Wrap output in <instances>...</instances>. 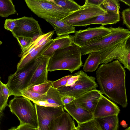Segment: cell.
Returning a JSON list of instances; mask_svg holds the SVG:
<instances>
[{
	"label": "cell",
	"mask_w": 130,
	"mask_h": 130,
	"mask_svg": "<svg viewBox=\"0 0 130 130\" xmlns=\"http://www.w3.org/2000/svg\"><path fill=\"white\" fill-rule=\"evenodd\" d=\"M97 81L102 94L123 108L127 105L125 87V71L119 61L104 63L96 72Z\"/></svg>",
	"instance_id": "obj_1"
},
{
	"label": "cell",
	"mask_w": 130,
	"mask_h": 130,
	"mask_svg": "<svg viewBox=\"0 0 130 130\" xmlns=\"http://www.w3.org/2000/svg\"><path fill=\"white\" fill-rule=\"evenodd\" d=\"M80 49L73 43L67 48L56 50L50 57L48 71L66 70L72 73L79 69L83 64Z\"/></svg>",
	"instance_id": "obj_2"
},
{
	"label": "cell",
	"mask_w": 130,
	"mask_h": 130,
	"mask_svg": "<svg viewBox=\"0 0 130 130\" xmlns=\"http://www.w3.org/2000/svg\"><path fill=\"white\" fill-rule=\"evenodd\" d=\"M110 32L97 41L81 48L82 55L93 52H102L113 47L119 43L128 40L130 32L128 29L119 26L109 27Z\"/></svg>",
	"instance_id": "obj_3"
},
{
	"label": "cell",
	"mask_w": 130,
	"mask_h": 130,
	"mask_svg": "<svg viewBox=\"0 0 130 130\" xmlns=\"http://www.w3.org/2000/svg\"><path fill=\"white\" fill-rule=\"evenodd\" d=\"M8 105L11 112L18 117L20 124H27L38 128L36 108L30 100L22 96H15Z\"/></svg>",
	"instance_id": "obj_4"
},
{
	"label": "cell",
	"mask_w": 130,
	"mask_h": 130,
	"mask_svg": "<svg viewBox=\"0 0 130 130\" xmlns=\"http://www.w3.org/2000/svg\"><path fill=\"white\" fill-rule=\"evenodd\" d=\"M41 56L20 70L8 76L6 84L9 90L10 96H22L20 91L27 87Z\"/></svg>",
	"instance_id": "obj_5"
},
{
	"label": "cell",
	"mask_w": 130,
	"mask_h": 130,
	"mask_svg": "<svg viewBox=\"0 0 130 130\" xmlns=\"http://www.w3.org/2000/svg\"><path fill=\"white\" fill-rule=\"evenodd\" d=\"M30 10L39 17L45 20H60L70 12L67 10L46 0H25Z\"/></svg>",
	"instance_id": "obj_6"
},
{
	"label": "cell",
	"mask_w": 130,
	"mask_h": 130,
	"mask_svg": "<svg viewBox=\"0 0 130 130\" xmlns=\"http://www.w3.org/2000/svg\"><path fill=\"white\" fill-rule=\"evenodd\" d=\"M80 71L78 79L73 85L58 89L62 95L76 98L89 91L96 89L98 87L94 77L89 76L83 71Z\"/></svg>",
	"instance_id": "obj_7"
},
{
	"label": "cell",
	"mask_w": 130,
	"mask_h": 130,
	"mask_svg": "<svg viewBox=\"0 0 130 130\" xmlns=\"http://www.w3.org/2000/svg\"><path fill=\"white\" fill-rule=\"evenodd\" d=\"M107 13L100 6L85 3L79 9L70 13L60 20L72 26H77L78 24L88 19Z\"/></svg>",
	"instance_id": "obj_8"
},
{
	"label": "cell",
	"mask_w": 130,
	"mask_h": 130,
	"mask_svg": "<svg viewBox=\"0 0 130 130\" xmlns=\"http://www.w3.org/2000/svg\"><path fill=\"white\" fill-rule=\"evenodd\" d=\"M127 40L119 43L110 48L101 52L100 64L107 63L115 59L122 63L124 68L130 70V46Z\"/></svg>",
	"instance_id": "obj_9"
},
{
	"label": "cell",
	"mask_w": 130,
	"mask_h": 130,
	"mask_svg": "<svg viewBox=\"0 0 130 130\" xmlns=\"http://www.w3.org/2000/svg\"><path fill=\"white\" fill-rule=\"evenodd\" d=\"M16 19V26L11 32L14 37H25L33 40L43 34L38 21L33 18L24 16Z\"/></svg>",
	"instance_id": "obj_10"
},
{
	"label": "cell",
	"mask_w": 130,
	"mask_h": 130,
	"mask_svg": "<svg viewBox=\"0 0 130 130\" xmlns=\"http://www.w3.org/2000/svg\"><path fill=\"white\" fill-rule=\"evenodd\" d=\"M110 31L109 27L101 26L76 31L74 35V43L82 48L97 41Z\"/></svg>",
	"instance_id": "obj_11"
},
{
	"label": "cell",
	"mask_w": 130,
	"mask_h": 130,
	"mask_svg": "<svg viewBox=\"0 0 130 130\" xmlns=\"http://www.w3.org/2000/svg\"><path fill=\"white\" fill-rule=\"evenodd\" d=\"M38 127L40 130H49L51 124L55 119L63 113V107H45L34 104Z\"/></svg>",
	"instance_id": "obj_12"
},
{
	"label": "cell",
	"mask_w": 130,
	"mask_h": 130,
	"mask_svg": "<svg viewBox=\"0 0 130 130\" xmlns=\"http://www.w3.org/2000/svg\"><path fill=\"white\" fill-rule=\"evenodd\" d=\"M102 95L100 90L94 89L76 98L73 101L77 105L93 113Z\"/></svg>",
	"instance_id": "obj_13"
},
{
	"label": "cell",
	"mask_w": 130,
	"mask_h": 130,
	"mask_svg": "<svg viewBox=\"0 0 130 130\" xmlns=\"http://www.w3.org/2000/svg\"><path fill=\"white\" fill-rule=\"evenodd\" d=\"M119 107L103 95L98 102L93 113L94 118L118 115Z\"/></svg>",
	"instance_id": "obj_14"
},
{
	"label": "cell",
	"mask_w": 130,
	"mask_h": 130,
	"mask_svg": "<svg viewBox=\"0 0 130 130\" xmlns=\"http://www.w3.org/2000/svg\"><path fill=\"white\" fill-rule=\"evenodd\" d=\"M50 58L46 56H41L39 62L27 88L40 84L48 80V67Z\"/></svg>",
	"instance_id": "obj_15"
},
{
	"label": "cell",
	"mask_w": 130,
	"mask_h": 130,
	"mask_svg": "<svg viewBox=\"0 0 130 130\" xmlns=\"http://www.w3.org/2000/svg\"><path fill=\"white\" fill-rule=\"evenodd\" d=\"M54 39L45 40L35 48L25 53L22 57L17 65L15 72L20 70L31 62L41 56L43 53L53 43Z\"/></svg>",
	"instance_id": "obj_16"
},
{
	"label": "cell",
	"mask_w": 130,
	"mask_h": 130,
	"mask_svg": "<svg viewBox=\"0 0 130 130\" xmlns=\"http://www.w3.org/2000/svg\"><path fill=\"white\" fill-rule=\"evenodd\" d=\"M66 110L79 124L94 119L93 113L75 104L73 101L63 107Z\"/></svg>",
	"instance_id": "obj_17"
},
{
	"label": "cell",
	"mask_w": 130,
	"mask_h": 130,
	"mask_svg": "<svg viewBox=\"0 0 130 130\" xmlns=\"http://www.w3.org/2000/svg\"><path fill=\"white\" fill-rule=\"evenodd\" d=\"M107 13L101 14L83 21L77 26H86L93 24L104 25L116 24L120 20L119 13L107 12Z\"/></svg>",
	"instance_id": "obj_18"
},
{
	"label": "cell",
	"mask_w": 130,
	"mask_h": 130,
	"mask_svg": "<svg viewBox=\"0 0 130 130\" xmlns=\"http://www.w3.org/2000/svg\"><path fill=\"white\" fill-rule=\"evenodd\" d=\"M57 89L51 86L46 93L45 100L43 101H37L33 103L37 105L45 107H58L63 105L61 102L63 96Z\"/></svg>",
	"instance_id": "obj_19"
},
{
	"label": "cell",
	"mask_w": 130,
	"mask_h": 130,
	"mask_svg": "<svg viewBox=\"0 0 130 130\" xmlns=\"http://www.w3.org/2000/svg\"><path fill=\"white\" fill-rule=\"evenodd\" d=\"M74 36L70 35L56 37L54 39L53 43L41 55L50 57L56 50L67 48L74 43Z\"/></svg>",
	"instance_id": "obj_20"
},
{
	"label": "cell",
	"mask_w": 130,
	"mask_h": 130,
	"mask_svg": "<svg viewBox=\"0 0 130 130\" xmlns=\"http://www.w3.org/2000/svg\"><path fill=\"white\" fill-rule=\"evenodd\" d=\"M75 127L70 115L64 112L52 121L49 130H72Z\"/></svg>",
	"instance_id": "obj_21"
},
{
	"label": "cell",
	"mask_w": 130,
	"mask_h": 130,
	"mask_svg": "<svg viewBox=\"0 0 130 130\" xmlns=\"http://www.w3.org/2000/svg\"><path fill=\"white\" fill-rule=\"evenodd\" d=\"M45 20L53 26L57 36H67L76 32L74 27L70 26L60 20L48 19Z\"/></svg>",
	"instance_id": "obj_22"
},
{
	"label": "cell",
	"mask_w": 130,
	"mask_h": 130,
	"mask_svg": "<svg viewBox=\"0 0 130 130\" xmlns=\"http://www.w3.org/2000/svg\"><path fill=\"white\" fill-rule=\"evenodd\" d=\"M94 119L98 123L102 130H118V115Z\"/></svg>",
	"instance_id": "obj_23"
},
{
	"label": "cell",
	"mask_w": 130,
	"mask_h": 130,
	"mask_svg": "<svg viewBox=\"0 0 130 130\" xmlns=\"http://www.w3.org/2000/svg\"><path fill=\"white\" fill-rule=\"evenodd\" d=\"M101 52H95L89 54L83 65V70L85 72L95 71L100 64Z\"/></svg>",
	"instance_id": "obj_24"
},
{
	"label": "cell",
	"mask_w": 130,
	"mask_h": 130,
	"mask_svg": "<svg viewBox=\"0 0 130 130\" xmlns=\"http://www.w3.org/2000/svg\"><path fill=\"white\" fill-rule=\"evenodd\" d=\"M17 13L15 6L11 0H0V16L7 17Z\"/></svg>",
	"instance_id": "obj_25"
},
{
	"label": "cell",
	"mask_w": 130,
	"mask_h": 130,
	"mask_svg": "<svg viewBox=\"0 0 130 130\" xmlns=\"http://www.w3.org/2000/svg\"><path fill=\"white\" fill-rule=\"evenodd\" d=\"M51 3L68 10L71 12L79 9L81 7L72 0H49Z\"/></svg>",
	"instance_id": "obj_26"
},
{
	"label": "cell",
	"mask_w": 130,
	"mask_h": 130,
	"mask_svg": "<svg viewBox=\"0 0 130 130\" xmlns=\"http://www.w3.org/2000/svg\"><path fill=\"white\" fill-rule=\"evenodd\" d=\"M22 96L26 98L33 102L40 101H43L45 100L46 93H39L25 89L20 91Z\"/></svg>",
	"instance_id": "obj_27"
},
{
	"label": "cell",
	"mask_w": 130,
	"mask_h": 130,
	"mask_svg": "<svg viewBox=\"0 0 130 130\" xmlns=\"http://www.w3.org/2000/svg\"><path fill=\"white\" fill-rule=\"evenodd\" d=\"M119 0H104L100 6L107 12L119 13L120 7Z\"/></svg>",
	"instance_id": "obj_28"
},
{
	"label": "cell",
	"mask_w": 130,
	"mask_h": 130,
	"mask_svg": "<svg viewBox=\"0 0 130 130\" xmlns=\"http://www.w3.org/2000/svg\"><path fill=\"white\" fill-rule=\"evenodd\" d=\"M52 81L48 80L41 84L27 87L25 89L38 93H46L52 86Z\"/></svg>",
	"instance_id": "obj_29"
},
{
	"label": "cell",
	"mask_w": 130,
	"mask_h": 130,
	"mask_svg": "<svg viewBox=\"0 0 130 130\" xmlns=\"http://www.w3.org/2000/svg\"><path fill=\"white\" fill-rule=\"evenodd\" d=\"M76 127L78 130H102L99 124L94 119L78 124Z\"/></svg>",
	"instance_id": "obj_30"
},
{
	"label": "cell",
	"mask_w": 130,
	"mask_h": 130,
	"mask_svg": "<svg viewBox=\"0 0 130 130\" xmlns=\"http://www.w3.org/2000/svg\"><path fill=\"white\" fill-rule=\"evenodd\" d=\"M20 45L21 51L19 55L21 57L25 51L33 41L32 38L23 37H18L16 38Z\"/></svg>",
	"instance_id": "obj_31"
},
{
	"label": "cell",
	"mask_w": 130,
	"mask_h": 130,
	"mask_svg": "<svg viewBox=\"0 0 130 130\" xmlns=\"http://www.w3.org/2000/svg\"><path fill=\"white\" fill-rule=\"evenodd\" d=\"M72 75H69L65 76L57 80L52 82V86L58 89L59 88L65 86L68 80Z\"/></svg>",
	"instance_id": "obj_32"
},
{
	"label": "cell",
	"mask_w": 130,
	"mask_h": 130,
	"mask_svg": "<svg viewBox=\"0 0 130 130\" xmlns=\"http://www.w3.org/2000/svg\"><path fill=\"white\" fill-rule=\"evenodd\" d=\"M123 23L129 29H130V9L129 8L123 10L122 13Z\"/></svg>",
	"instance_id": "obj_33"
},
{
	"label": "cell",
	"mask_w": 130,
	"mask_h": 130,
	"mask_svg": "<svg viewBox=\"0 0 130 130\" xmlns=\"http://www.w3.org/2000/svg\"><path fill=\"white\" fill-rule=\"evenodd\" d=\"M16 25V19H6L4 24V28L11 32H12Z\"/></svg>",
	"instance_id": "obj_34"
},
{
	"label": "cell",
	"mask_w": 130,
	"mask_h": 130,
	"mask_svg": "<svg viewBox=\"0 0 130 130\" xmlns=\"http://www.w3.org/2000/svg\"><path fill=\"white\" fill-rule=\"evenodd\" d=\"M1 78L0 76V111H2L8 105L7 102L6 101L3 95L2 87V83L1 80Z\"/></svg>",
	"instance_id": "obj_35"
},
{
	"label": "cell",
	"mask_w": 130,
	"mask_h": 130,
	"mask_svg": "<svg viewBox=\"0 0 130 130\" xmlns=\"http://www.w3.org/2000/svg\"><path fill=\"white\" fill-rule=\"evenodd\" d=\"M80 71L72 75L71 77L68 80L65 87L71 86L73 85L78 79L80 73Z\"/></svg>",
	"instance_id": "obj_36"
},
{
	"label": "cell",
	"mask_w": 130,
	"mask_h": 130,
	"mask_svg": "<svg viewBox=\"0 0 130 130\" xmlns=\"http://www.w3.org/2000/svg\"><path fill=\"white\" fill-rule=\"evenodd\" d=\"M2 92L4 98L7 102L8 98L10 96V92L6 84L2 83Z\"/></svg>",
	"instance_id": "obj_37"
},
{
	"label": "cell",
	"mask_w": 130,
	"mask_h": 130,
	"mask_svg": "<svg viewBox=\"0 0 130 130\" xmlns=\"http://www.w3.org/2000/svg\"><path fill=\"white\" fill-rule=\"evenodd\" d=\"M75 99V98L72 96L63 95L61 98V102L63 106H64L72 102Z\"/></svg>",
	"instance_id": "obj_38"
},
{
	"label": "cell",
	"mask_w": 130,
	"mask_h": 130,
	"mask_svg": "<svg viewBox=\"0 0 130 130\" xmlns=\"http://www.w3.org/2000/svg\"><path fill=\"white\" fill-rule=\"evenodd\" d=\"M38 129V128H35L28 124H20L17 127L16 130H37Z\"/></svg>",
	"instance_id": "obj_39"
},
{
	"label": "cell",
	"mask_w": 130,
	"mask_h": 130,
	"mask_svg": "<svg viewBox=\"0 0 130 130\" xmlns=\"http://www.w3.org/2000/svg\"><path fill=\"white\" fill-rule=\"evenodd\" d=\"M104 0H86L85 3L93 5L100 6Z\"/></svg>",
	"instance_id": "obj_40"
},
{
	"label": "cell",
	"mask_w": 130,
	"mask_h": 130,
	"mask_svg": "<svg viewBox=\"0 0 130 130\" xmlns=\"http://www.w3.org/2000/svg\"><path fill=\"white\" fill-rule=\"evenodd\" d=\"M120 124L124 128L126 127L128 125L126 123V121L124 120L121 121L120 122Z\"/></svg>",
	"instance_id": "obj_41"
},
{
	"label": "cell",
	"mask_w": 130,
	"mask_h": 130,
	"mask_svg": "<svg viewBox=\"0 0 130 130\" xmlns=\"http://www.w3.org/2000/svg\"><path fill=\"white\" fill-rule=\"evenodd\" d=\"M119 1L122 2L124 3L126 5L130 6V0H119Z\"/></svg>",
	"instance_id": "obj_42"
},
{
	"label": "cell",
	"mask_w": 130,
	"mask_h": 130,
	"mask_svg": "<svg viewBox=\"0 0 130 130\" xmlns=\"http://www.w3.org/2000/svg\"><path fill=\"white\" fill-rule=\"evenodd\" d=\"M17 128L15 127H12L8 130H16Z\"/></svg>",
	"instance_id": "obj_43"
},
{
	"label": "cell",
	"mask_w": 130,
	"mask_h": 130,
	"mask_svg": "<svg viewBox=\"0 0 130 130\" xmlns=\"http://www.w3.org/2000/svg\"><path fill=\"white\" fill-rule=\"evenodd\" d=\"M3 115V112L2 111H0V119Z\"/></svg>",
	"instance_id": "obj_44"
},
{
	"label": "cell",
	"mask_w": 130,
	"mask_h": 130,
	"mask_svg": "<svg viewBox=\"0 0 130 130\" xmlns=\"http://www.w3.org/2000/svg\"><path fill=\"white\" fill-rule=\"evenodd\" d=\"M72 130H78L76 127H74Z\"/></svg>",
	"instance_id": "obj_45"
},
{
	"label": "cell",
	"mask_w": 130,
	"mask_h": 130,
	"mask_svg": "<svg viewBox=\"0 0 130 130\" xmlns=\"http://www.w3.org/2000/svg\"><path fill=\"white\" fill-rule=\"evenodd\" d=\"M125 130H130V126H129L127 128H126Z\"/></svg>",
	"instance_id": "obj_46"
},
{
	"label": "cell",
	"mask_w": 130,
	"mask_h": 130,
	"mask_svg": "<svg viewBox=\"0 0 130 130\" xmlns=\"http://www.w3.org/2000/svg\"><path fill=\"white\" fill-rule=\"evenodd\" d=\"M2 42L0 40V45L2 44Z\"/></svg>",
	"instance_id": "obj_47"
},
{
	"label": "cell",
	"mask_w": 130,
	"mask_h": 130,
	"mask_svg": "<svg viewBox=\"0 0 130 130\" xmlns=\"http://www.w3.org/2000/svg\"><path fill=\"white\" fill-rule=\"evenodd\" d=\"M38 130H40L39 128L38 127Z\"/></svg>",
	"instance_id": "obj_48"
},
{
	"label": "cell",
	"mask_w": 130,
	"mask_h": 130,
	"mask_svg": "<svg viewBox=\"0 0 130 130\" xmlns=\"http://www.w3.org/2000/svg\"><path fill=\"white\" fill-rule=\"evenodd\" d=\"M37 130H38V129Z\"/></svg>",
	"instance_id": "obj_49"
}]
</instances>
